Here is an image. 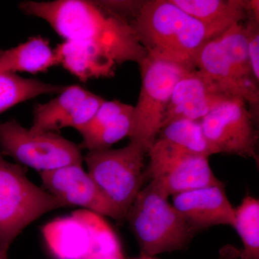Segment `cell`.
I'll use <instances>...</instances> for the list:
<instances>
[{
  "instance_id": "1",
  "label": "cell",
  "mask_w": 259,
  "mask_h": 259,
  "mask_svg": "<svg viewBox=\"0 0 259 259\" xmlns=\"http://www.w3.org/2000/svg\"><path fill=\"white\" fill-rule=\"evenodd\" d=\"M25 14L45 20L64 40L99 48L123 64H139L147 55L132 24L99 3L83 0L24 2Z\"/></svg>"
},
{
  "instance_id": "2",
  "label": "cell",
  "mask_w": 259,
  "mask_h": 259,
  "mask_svg": "<svg viewBox=\"0 0 259 259\" xmlns=\"http://www.w3.org/2000/svg\"><path fill=\"white\" fill-rule=\"evenodd\" d=\"M147 54L196 69V58L215 37L208 29L171 0L144 1L131 22Z\"/></svg>"
},
{
  "instance_id": "3",
  "label": "cell",
  "mask_w": 259,
  "mask_h": 259,
  "mask_svg": "<svg viewBox=\"0 0 259 259\" xmlns=\"http://www.w3.org/2000/svg\"><path fill=\"white\" fill-rule=\"evenodd\" d=\"M195 68L221 93L246 102L258 117V81L250 66L243 24L206 42L196 58Z\"/></svg>"
},
{
  "instance_id": "4",
  "label": "cell",
  "mask_w": 259,
  "mask_h": 259,
  "mask_svg": "<svg viewBox=\"0 0 259 259\" xmlns=\"http://www.w3.org/2000/svg\"><path fill=\"white\" fill-rule=\"evenodd\" d=\"M125 219L141 254L150 256L186 249L197 233L151 182L138 194Z\"/></svg>"
},
{
  "instance_id": "5",
  "label": "cell",
  "mask_w": 259,
  "mask_h": 259,
  "mask_svg": "<svg viewBox=\"0 0 259 259\" xmlns=\"http://www.w3.org/2000/svg\"><path fill=\"white\" fill-rule=\"evenodd\" d=\"M66 207L29 180L23 166L5 160L0 151V253L8 258L17 237L34 221Z\"/></svg>"
},
{
  "instance_id": "6",
  "label": "cell",
  "mask_w": 259,
  "mask_h": 259,
  "mask_svg": "<svg viewBox=\"0 0 259 259\" xmlns=\"http://www.w3.org/2000/svg\"><path fill=\"white\" fill-rule=\"evenodd\" d=\"M139 64L141 92L137 105L134 107L129 138L131 142L139 144L148 152L161 131L177 83L184 75L194 69L149 54Z\"/></svg>"
},
{
  "instance_id": "7",
  "label": "cell",
  "mask_w": 259,
  "mask_h": 259,
  "mask_svg": "<svg viewBox=\"0 0 259 259\" xmlns=\"http://www.w3.org/2000/svg\"><path fill=\"white\" fill-rule=\"evenodd\" d=\"M41 233L54 259H92L122 250L104 218L86 209L53 220L42 227Z\"/></svg>"
},
{
  "instance_id": "8",
  "label": "cell",
  "mask_w": 259,
  "mask_h": 259,
  "mask_svg": "<svg viewBox=\"0 0 259 259\" xmlns=\"http://www.w3.org/2000/svg\"><path fill=\"white\" fill-rule=\"evenodd\" d=\"M146 153L142 146L131 141L118 149L89 151L83 158L90 176L125 219L146 180Z\"/></svg>"
},
{
  "instance_id": "9",
  "label": "cell",
  "mask_w": 259,
  "mask_h": 259,
  "mask_svg": "<svg viewBox=\"0 0 259 259\" xmlns=\"http://www.w3.org/2000/svg\"><path fill=\"white\" fill-rule=\"evenodd\" d=\"M0 151L39 172L82 165L78 145L53 132H32L11 120L0 123Z\"/></svg>"
},
{
  "instance_id": "10",
  "label": "cell",
  "mask_w": 259,
  "mask_h": 259,
  "mask_svg": "<svg viewBox=\"0 0 259 259\" xmlns=\"http://www.w3.org/2000/svg\"><path fill=\"white\" fill-rule=\"evenodd\" d=\"M149 165L145 171L165 197L209 186L223 185L213 173L209 158L192 154L161 139L147 152Z\"/></svg>"
},
{
  "instance_id": "11",
  "label": "cell",
  "mask_w": 259,
  "mask_h": 259,
  "mask_svg": "<svg viewBox=\"0 0 259 259\" xmlns=\"http://www.w3.org/2000/svg\"><path fill=\"white\" fill-rule=\"evenodd\" d=\"M256 117L239 98L220 104L201 120L202 131L214 154L225 153L258 161Z\"/></svg>"
},
{
  "instance_id": "12",
  "label": "cell",
  "mask_w": 259,
  "mask_h": 259,
  "mask_svg": "<svg viewBox=\"0 0 259 259\" xmlns=\"http://www.w3.org/2000/svg\"><path fill=\"white\" fill-rule=\"evenodd\" d=\"M39 174L46 190L66 207L77 206L119 222L125 220L115 204L84 171L82 165H70Z\"/></svg>"
},
{
  "instance_id": "13",
  "label": "cell",
  "mask_w": 259,
  "mask_h": 259,
  "mask_svg": "<svg viewBox=\"0 0 259 259\" xmlns=\"http://www.w3.org/2000/svg\"><path fill=\"white\" fill-rule=\"evenodd\" d=\"M173 207L197 232L215 226L234 228L236 212L224 185L209 186L173 196Z\"/></svg>"
},
{
  "instance_id": "14",
  "label": "cell",
  "mask_w": 259,
  "mask_h": 259,
  "mask_svg": "<svg viewBox=\"0 0 259 259\" xmlns=\"http://www.w3.org/2000/svg\"><path fill=\"white\" fill-rule=\"evenodd\" d=\"M230 98L234 97L221 93L197 69L192 70L179 80L174 89L162 127L179 119L201 120Z\"/></svg>"
},
{
  "instance_id": "15",
  "label": "cell",
  "mask_w": 259,
  "mask_h": 259,
  "mask_svg": "<svg viewBox=\"0 0 259 259\" xmlns=\"http://www.w3.org/2000/svg\"><path fill=\"white\" fill-rule=\"evenodd\" d=\"M134 107L120 101H104L93 118L78 132L82 137L80 148L88 151L110 149L130 136Z\"/></svg>"
},
{
  "instance_id": "16",
  "label": "cell",
  "mask_w": 259,
  "mask_h": 259,
  "mask_svg": "<svg viewBox=\"0 0 259 259\" xmlns=\"http://www.w3.org/2000/svg\"><path fill=\"white\" fill-rule=\"evenodd\" d=\"M180 9L203 24L214 36L248 17V2L243 0H171Z\"/></svg>"
},
{
  "instance_id": "17",
  "label": "cell",
  "mask_w": 259,
  "mask_h": 259,
  "mask_svg": "<svg viewBox=\"0 0 259 259\" xmlns=\"http://www.w3.org/2000/svg\"><path fill=\"white\" fill-rule=\"evenodd\" d=\"M58 65L49 40L41 36L29 39L12 49H0V73L38 74Z\"/></svg>"
},
{
  "instance_id": "18",
  "label": "cell",
  "mask_w": 259,
  "mask_h": 259,
  "mask_svg": "<svg viewBox=\"0 0 259 259\" xmlns=\"http://www.w3.org/2000/svg\"><path fill=\"white\" fill-rule=\"evenodd\" d=\"M90 92L78 85L67 86L62 93L45 104L34 107L32 132H53L67 127L76 107Z\"/></svg>"
},
{
  "instance_id": "19",
  "label": "cell",
  "mask_w": 259,
  "mask_h": 259,
  "mask_svg": "<svg viewBox=\"0 0 259 259\" xmlns=\"http://www.w3.org/2000/svg\"><path fill=\"white\" fill-rule=\"evenodd\" d=\"M66 87L26 79L13 73H0V114L40 95H58Z\"/></svg>"
},
{
  "instance_id": "20",
  "label": "cell",
  "mask_w": 259,
  "mask_h": 259,
  "mask_svg": "<svg viewBox=\"0 0 259 259\" xmlns=\"http://www.w3.org/2000/svg\"><path fill=\"white\" fill-rule=\"evenodd\" d=\"M158 135L159 139L192 154L207 158L214 155L204 137L201 120L179 119L162 127Z\"/></svg>"
},
{
  "instance_id": "21",
  "label": "cell",
  "mask_w": 259,
  "mask_h": 259,
  "mask_svg": "<svg viewBox=\"0 0 259 259\" xmlns=\"http://www.w3.org/2000/svg\"><path fill=\"white\" fill-rule=\"evenodd\" d=\"M236 223L243 248L240 259H259V200L246 195L241 204L235 209Z\"/></svg>"
},
{
  "instance_id": "22",
  "label": "cell",
  "mask_w": 259,
  "mask_h": 259,
  "mask_svg": "<svg viewBox=\"0 0 259 259\" xmlns=\"http://www.w3.org/2000/svg\"><path fill=\"white\" fill-rule=\"evenodd\" d=\"M244 25L248 58L255 79L259 81V27L258 18L248 7V17Z\"/></svg>"
},
{
  "instance_id": "23",
  "label": "cell",
  "mask_w": 259,
  "mask_h": 259,
  "mask_svg": "<svg viewBox=\"0 0 259 259\" xmlns=\"http://www.w3.org/2000/svg\"><path fill=\"white\" fill-rule=\"evenodd\" d=\"M216 259H240V249L234 245H225L220 250Z\"/></svg>"
},
{
  "instance_id": "24",
  "label": "cell",
  "mask_w": 259,
  "mask_h": 259,
  "mask_svg": "<svg viewBox=\"0 0 259 259\" xmlns=\"http://www.w3.org/2000/svg\"><path fill=\"white\" fill-rule=\"evenodd\" d=\"M93 259H126L123 251L113 253V254L104 255V256L98 257Z\"/></svg>"
},
{
  "instance_id": "25",
  "label": "cell",
  "mask_w": 259,
  "mask_h": 259,
  "mask_svg": "<svg viewBox=\"0 0 259 259\" xmlns=\"http://www.w3.org/2000/svg\"><path fill=\"white\" fill-rule=\"evenodd\" d=\"M126 259H156L154 256H150L144 254H140L139 256L133 257V258H127Z\"/></svg>"
},
{
  "instance_id": "26",
  "label": "cell",
  "mask_w": 259,
  "mask_h": 259,
  "mask_svg": "<svg viewBox=\"0 0 259 259\" xmlns=\"http://www.w3.org/2000/svg\"><path fill=\"white\" fill-rule=\"evenodd\" d=\"M0 259H5L3 258V255H1V253H0Z\"/></svg>"
}]
</instances>
